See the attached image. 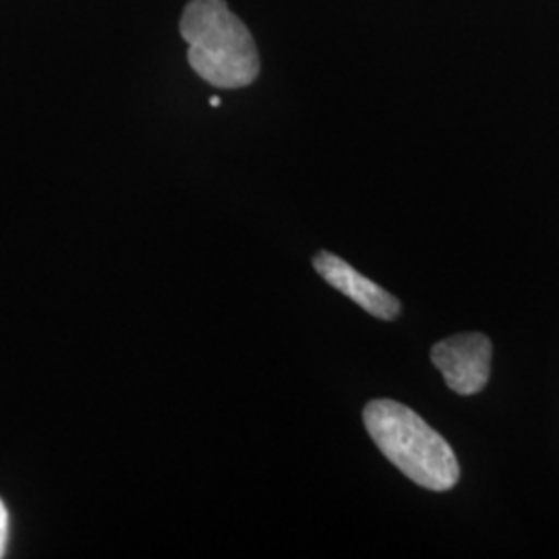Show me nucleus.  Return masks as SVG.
I'll use <instances>...</instances> for the list:
<instances>
[{
  "label": "nucleus",
  "mask_w": 559,
  "mask_h": 559,
  "mask_svg": "<svg viewBox=\"0 0 559 559\" xmlns=\"http://www.w3.org/2000/svg\"><path fill=\"white\" fill-rule=\"evenodd\" d=\"M187 59L201 80L224 87H247L260 75V55L247 25L224 0H191L180 17Z\"/></svg>",
  "instance_id": "nucleus-1"
},
{
  "label": "nucleus",
  "mask_w": 559,
  "mask_h": 559,
  "mask_svg": "<svg viewBox=\"0 0 559 559\" xmlns=\"http://www.w3.org/2000/svg\"><path fill=\"white\" fill-rule=\"evenodd\" d=\"M365 427L400 473L429 491H448L460 479L452 445L427 420L396 400H373L362 413Z\"/></svg>",
  "instance_id": "nucleus-2"
},
{
  "label": "nucleus",
  "mask_w": 559,
  "mask_h": 559,
  "mask_svg": "<svg viewBox=\"0 0 559 559\" xmlns=\"http://www.w3.org/2000/svg\"><path fill=\"white\" fill-rule=\"evenodd\" d=\"M493 346L485 334L468 332L441 340L431 348V360L443 380L460 396L479 394L491 376Z\"/></svg>",
  "instance_id": "nucleus-3"
},
{
  "label": "nucleus",
  "mask_w": 559,
  "mask_h": 559,
  "mask_svg": "<svg viewBox=\"0 0 559 559\" xmlns=\"http://www.w3.org/2000/svg\"><path fill=\"white\" fill-rule=\"evenodd\" d=\"M313 267L330 286L355 300L367 313L380 320L399 318L400 300L385 293L373 280L365 278L350 263L340 260L338 255L321 251L313 260Z\"/></svg>",
  "instance_id": "nucleus-4"
},
{
  "label": "nucleus",
  "mask_w": 559,
  "mask_h": 559,
  "mask_svg": "<svg viewBox=\"0 0 559 559\" xmlns=\"http://www.w3.org/2000/svg\"><path fill=\"white\" fill-rule=\"evenodd\" d=\"M7 540H9V512H7L4 503L0 500V558L4 556Z\"/></svg>",
  "instance_id": "nucleus-5"
},
{
  "label": "nucleus",
  "mask_w": 559,
  "mask_h": 559,
  "mask_svg": "<svg viewBox=\"0 0 559 559\" xmlns=\"http://www.w3.org/2000/svg\"><path fill=\"white\" fill-rule=\"evenodd\" d=\"M210 106H212V108H218V106H221V98H218V96H214V98L210 100Z\"/></svg>",
  "instance_id": "nucleus-6"
}]
</instances>
